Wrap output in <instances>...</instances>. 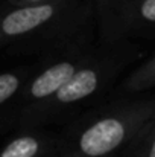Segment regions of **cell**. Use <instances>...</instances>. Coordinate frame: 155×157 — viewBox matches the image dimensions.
Instances as JSON below:
<instances>
[{
    "instance_id": "cell-1",
    "label": "cell",
    "mask_w": 155,
    "mask_h": 157,
    "mask_svg": "<svg viewBox=\"0 0 155 157\" xmlns=\"http://www.w3.org/2000/svg\"><path fill=\"white\" fill-rule=\"evenodd\" d=\"M96 29L94 0H50L0 9V49L44 55L91 44Z\"/></svg>"
},
{
    "instance_id": "cell-2",
    "label": "cell",
    "mask_w": 155,
    "mask_h": 157,
    "mask_svg": "<svg viewBox=\"0 0 155 157\" xmlns=\"http://www.w3.org/2000/svg\"><path fill=\"white\" fill-rule=\"evenodd\" d=\"M155 121L154 98L117 99L81 116L56 142L55 157H113Z\"/></svg>"
},
{
    "instance_id": "cell-3",
    "label": "cell",
    "mask_w": 155,
    "mask_h": 157,
    "mask_svg": "<svg viewBox=\"0 0 155 157\" xmlns=\"http://www.w3.org/2000/svg\"><path fill=\"white\" fill-rule=\"evenodd\" d=\"M143 53L145 51L131 40L102 43L94 56L79 67L50 99L32 114L23 130H35L70 116L90 99L105 93L119 75Z\"/></svg>"
},
{
    "instance_id": "cell-4",
    "label": "cell",
    "mask_w": 155,
    "mask_h": 157,
    "mask_svg": "<svg viewBox=\"0 0 155 157\" xmlns=\"http://www.w3.org/2000/svg\"><path fill=\"white\" fill-rule=\"evenodd\" d=\"M98 48L91 44H82L46 56V64L40 70H32L20 92L14 125L23 130L32 114L46 104L79 67L88 63Z\"/></svg>"
},
{
    "instance_id": "cell-5",
    "label": "cell",
    "mask_w": 155,
    "mask_h": 157,
    "mask_svg": "<svg viewBox=\"0 0 155 157\" xmlns=\"http://www.w3.org/2000/svg\"><path fill=\"white\" fill-rule=\"evenodd\" d=\"M94 9L102 43L152 35L155 0H94Z\"/></svg>"
},
{
    "instance_id": "cell-6",
    "label": "cell",
    "mask_w": 155,
    "mask_h": 157,
    "mask_svg": "<svg viewBox=\"0 0 155 157\" xmlns=\"http://www.w3.org/2000/svg\"><path fill=\"white\" fill-rule=\"evenodd\" d=\"M32 69L17 67L0 73V133L15 124L20 92L31 76Z\"/></svg>"
},
{
    "instance_id": "cell-7",
    "label": "cell",
    "mask_w": 155,
    "mask_h": 157,
    "mask_svg": "<svg viewBox=\"0 0 155 157\" xmlns=\"http://www.w3.org/2000/svg\"><path fill=\"white\" fill-rule=\"evenodd\" d=\"M55 145L49 134L31 128L11 139L0 150V157H52Z\"/></svg>"
},
{
    "instance_id": "cell-8",
    "label": "cell",
    "mask_w": 155,
    "mask_h": 157,
    "mask_svg": "<svg viewBox=\"0 0 155 157\" xmlns=\"http://www.w3.org/2000/svg\"><path fill=\"white\" fill-rule=\"evenodd\" d=\"M155 84V56L149 55L145 61H142L120 84V95H135L148 92Z\"/></svg>"
},
{
    "instance_id": "cell-9",
    "label": "cell",
    "mask_w": 155,
    "mask_h": 157,
    "mask_svg": "<svg viewBox=\"0 0 155 157\" xmlns=\"http://www.w3.org/2000/svg\"><path fill=\"white\" fill-rule=\"evenodd\" d=\"M123 153L125 157H155V121L142 130Z\"/></svg>"
},
{
    "instance_id": "cell-10",
    "label": "cell",
    "mask_w": 155,
    "mask_h": 157,
    "mask_svg": "<svg viewBox=\"0 0 155 157\" xmlns=\"http://www.w3.org/2000/svg\"><path fill=\"white\" fill-rule=\"evenodd\" d=\"M43 2H50V0H6V6H21V5H34Z\"/></svg>"
}]
</instances>
